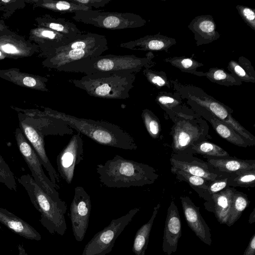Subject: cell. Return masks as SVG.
Listing matches in <instances>:
<instances>
[{"label":"cell","instance_id":"1","mask_svg":"<svg viewBox=\"0 0 255 255\" xmlns=\"http://www.w3.org/2000/svg\"><path fill=\"white\" fill-rule=\"evenodd\" d=\"M109 49L105 35L83 33L67 44L54 50L52 64L58 70L81 72L94 59Z\"/></svg>","mask_w":255,"mask_h":255},{"label":"cell","instance_id":"2","mask_svg":"<svg viewBox=\"0 0 255 255\" xmlns=\"http://www.w3.org/2000/svg\"><path fill=\"white\" fill-rule=\"evenodd\" d=\"M100 181L109 188L143 186L154 182L158 175L148 165L116 155L104 164L97 165Z\"/></svg>","mask_w":255,"mask_h":255},{"label":"cell","instance_id":"3","mask_svg":"<svg viewBox=\"0 0 255 255\" xmlns=\"http://www.w3.org/2000/svg\"><path fill=\"white\" fill-rule=\"evenodd\" d=\"M46 113L62 120L73 129L99 144L125 150H135L137 147L133 137L115 124L80 118L52 110Z\"/></svg>","mask_w":255,"mask_h":255},{"label":"cell","instance_id":"4","mask_svg":"<svg viewBox=\"0 0 255 255\" xmlns=\"http://www.w3.org/2000/svg\"><path fill=\"white\" fill-rule=\"evenodd\" d=\"M135 74L100 72L85 75L69 81L91 96L107 99L124 100L129 97Z\"/></svg>","mask_w":255,"mask_h":255},{"label":"cell","instance_id":"5","mask_svg":"<svg viewBox=\"0 0 255 255\" xmlns=\"http://www.w3.org/2000/svg\"><path fill=\"white\" fill-rule=\"evenodd\" d=\"M26 191L30 200L40 213V222L51 234L63 236L67 230L65 214L67 205L65 201L55 200L46 193L29 174L17 178Z\"/></svg>","mask_w":255,"mask_h":255},{"label":"cell","instance_id":"6","mask_svg":"<svg viewBox=\"0 0 255 255\" xmlns=\"http://www.w3.org/2000/svg\"><path fill=\"white\" fill-rule=\"evenodd\" d=\"M174 89L180 97L187 99L205 109L215 117L231 127L251 144L255 143V137L232 116V110L224 104L206 94L200 88L182 84L177 80H170Z\"/></svg>","mask_w":255,"mask_h":255},{"label":"cell","instance_id":"7","mask_svg":"<svg viewBox=\"0 0 255 255\" xmlns=\"http://www.w3.org/2000/svg\"><path fill=\"white\" fill-rule=\"evenodd\" d=\"M154 55L148 52L143 57L133 55H101L94 59L80 73L86 75L100 72L131 73L135 74L145 68L155 65Z\"/></svg>","mask_w":255,"mask_h":255},{"label":"cell","instance_id":"8","mask_svg":"<svg viewBox=\"0 0 255 255\" xmlns=\"http://www.w3.org/2000/svg\"><path fill=\"white\" fill-rule=\"evenodd\" d=\"M72 18L76 21L110 30L138 28L146 23L145 19L133 13L93 9L76 12Z\"/></svg>","mask_w":255,"mask_h":255},{"label":"cell","instance_id":"9","mask_svg":"<svg viewBox=\"0 0 255 255\" xmlns=\"http://www.w3.org/2000/svg\"><path fill=\"white\" fill-rule=\"evenodd\" d=\"M139 210V208H135L126 215L113 219L108 226L96 234L86 244L82 255H106L110 253L116 239Z\"/></svg>","mask_w":255,"mask_h":255},{"label":"cell","instance_id":"10","mask_svg":"<svg viewBox=\"0 0 255 255\" xmlns=\"http://www.w3.org/2000/svg\"><path fill=\"white\" fill-rule=\"evenodd\" d=\"M14 134L18 149L31 171L35 183L52 198L58 201H61L56 187L44 173L37 154L20 128L15 129Z\"/></svg>","mask_w":255,"mask_h":255},{"label":"cell","instance_id":"11","mask_svg":"<svg viewBox=\"0 0 255 255\" xmlns=\"http://www.w3.org/2000/svg\"><path fill=\"white\" fill-rule=\"evenodd\" d=\"M91 210L90 196L83 187H76L69 217L73 235L78 242L82 241L84 238L89 225Z\"/></svg>","mask_w":255,"mask_h":255},{"label":"cell","instance_id":"12","mask_svg":"<svg viewBox=\"0 0 255 255\" xmlns=\"http://www.w3.org/2000/svg\"><path fill=\"white\" fill-rule=\"evenodd\" d=\"M83 159V142L79 132L74 134L57 157L59 176L68 184L71 183L75 166Z\"/></svg>","mask_w":255,"mask_h":255},{"label":"cell","instance_id":"13","mask_svg":"<svg viewBox=\"0 0 255 255\" xmlns=\"http://www.w3.org/2000/svg\"><path fill=\"white\" fill-rule=\"evenodd\" d=\"M19 128L37 154L42 165L48 172L50 180L56 189L60 188L59 176L51 163L45 151L44 136L36 128L28 116L19 117Z\"/></svg>","mask_w":255,"mask_h":255},{"label":"cell","instance_id":"14","mask_svg":"<svg viewBox=\"0 0 255 255\" xmlns=\"http://www.w3.org/2000/svg\"><path fill=\"white\" fill-rule=\"evenodd\" d=\"M181 223L178 209L172 201L167 209L163 237L162 250L167 255L175 253L181 236Z\"/></svg>","mask_w":255,"mask_h":255},{"label":"cell","instance_id":"15","mask_svg":"<svg viewBox=\"0 0 255 255\" xmlns=\"http://www.w3.org/2000/svg\"><path fill=\"white\" fill-rule=\"evenodd\" d=\"M186 221L189 228L203 243L211 246L210 229L199 211L188 197L180 198Z\"/></svg>","mask_w":255,"mask_h":255},{"label":"cell","instance_id":"16","mask_svg":"<svg viewBox=\"0 0 255 255\" xmlns=\"http://www.w3.org/2000/svg\"><path fill=\"white\" fill-rule=\"evenodd\" d=\"M176 44V39L158 33L154 35H148L135 40L120 44V47L132 50L148 52L153 51H165Z\"/></svg>","mask_w":255,"mask_h":255},{"label":"cell","instance_id":"17","mask_svg":"<svg viewBox=\"0 0 255 255\" xmlns=\"http://www.w3.org/2000/svg\"><path fill=\"white\" fill-rule=\"evenodd\" d=\"M188 27L193 33L197 46L210 43L220 37L214 18L209 14L195 17Z\"/></svg>","mask_w":255,"mask_h":255},{"label":"cell","instance_id":"18","mask_svg":"<svg viewBox=\"0 0 255 255\" xmlns=\"http://www.w3.org/2000/svg\"><path fill=\"white\" fill-rule=\"evenodd\" d=\"M201 133L199 127L184 118L176 122L172 131V147L175 150H182L191 145Z\"/></svg>","mask_w":255,"mask_h":255},{"label":"cell","instance_id":"19","mask_svg":"<svg viewBox=\"0 0 255 255\" xmlns=\"http://www.w3.org/2000/svg\"><path fill=\"white\" fill-rule=\"evenodd\" d=\"M36 128L45 135H60L72 134V128L62 120L51 116L47 113L38 116L28 117Z\"/></svg>","mask_w":255,"mask_h":255},{"label":"cell","instance_id":"20","mask_svg":"<svg viewBox=\"0 0 255 255\" xmlns=\"http://www.w3.org/2000/svg\"><path fill=\"white\" fill-rule=\"evenodd\" d=\"M0 222L15 234L29 240L40 241V234L28 223L0 207Z\"/></svg>","mask_w":255,"mask_h":255},{"label":"cell","instance_id":"21","mask_svg":"<svg viewBox=\"0 0 255 255\" xmlns=\"http://www.w3.org/2000/svg\"><path fill=\"white\" fill-rule=\"evenodd\" d=\"M208 162L220 171L237 174L250 170L255 169V161L242 160L234 158H208Z\"/></svg>","mask_w":255,"mask_h":255},{"label":"cell","instance_id":"22","mask_svg":"<svg viewBox=\"0 0 255 255\" xmlns=\"http://www.w3.org/2000/svg\"><path fill=\"white\" fill-rule=\"evenodd\" d=\"M235 191L233 188H228L212 195L214 203L212 212L220 224H226L228 221Z\"/></svg>","mask_w":255,"mask_h":255},{"label":"cell","instance_id":"23","mask_svg":"<svg viewBox=\"0 0 255 255\" xmlns=\"http://www.w3.org/2000/svg\"><path fill=\"white\" fill-rule=\"evenodd\" d=\"M209 114H207V117L210 123L217 133L222 138L239 146L246 147L252 144L231 127L220 121L211 113Z\"/></svg>","mask_w":255,"mask_h":255},{"label":"cell","instance_id":"24","mask_svg":"<svg viewBox=\"0 0 255 255\" xmlns=\"http://www.w3.org/2000/svg\"><path fill=\"white\" fill-rule=\"evenodd\" d=\"M160 207V204H158L153 209L150 219L143 225L136 232L132 246V252L135 255H145L149 237L154 220Z\"/></svg>","mask_w":255,"mask_h":255},{"label":"cell","instance_id":"25","mask_svg":"<svg viewBox=\"0 0 255 255\" xmlns=\"http://www.w3.org/2000/svg\"><path fill=\"white\" fill-rule=\"evenodd\" d=\"M227 69L242 82H255L254 68L251 62L245 57H240L238 61L234 60L230 61Z\"/></svg>","mask_w":255,"mask_h":255},{"label":"cell","instance_id":"26","mask_svg":"<svg viewBox=\"0 0 255 255\" xmlns=\"http://www.w3.org/2000/svg\"><path fill=\"white\" fill-rule=\"evenodd\" d=\"M194 75L205 76L213 83L225 86H239L242 84L233 73H229L224 69L218 67L211 68L204 73L196 71Z\"/></svg>","mask_w":255,"mask_h":255},{"label":"cell","instance_id":"27","mask_svg":"<svg viewBox=\"0 0 255 255\" xmlns=\"http://www.w3.org/2000/svg\"><path fill=\"white\" fill-rule=\"evenodd\" d=\"M172 167L171 170H180L191 175L205 178L212 181L216 180L218 175L210 172L200 165L193 164L187 162L171 160Z\"/></svg>","mask_w":255,"mask_h":255},{"label":"cell","instance_id":"28","mask_svg":"<svg viewBox=\"0 0 255 255\" xmlns=\"http://www.w3.org/2000/svg\"><path fill=\"white\" fill-rule=\"evenodd\" d=\"M247 196L240 192H234L229 218L226 223L228 227L232 226L240 218L243 212L249 206Z\"/></svg>","mask_w":255,"mask_h":255},{"label":"cell","instance_id":"29","mask_svg":"<svg viewBox=\"0 0 255 255\" xmlns=\"http://www.w3.org/2000/svg\"><path fill=\"white\" fill-rule=\"evenodd\" d=\"M164 61L179 69L183 72L194 74L197 69L202 67L204 64L191 57H173L165 58Z\"/></svg>","mask_w":255,"mask_h":255},{"label":"cell","instance_id":"30","mask_svg":"<svg viewBox=\"0 0 255 255\" xmlns=\"http://www.w3.org/2000/svg\"><path fill=\"white\" fill-rule=\"evenodd\" d=\"M142 73L148 82L157 89L171 88V83L165 72L154 70L151 68L143 69Z\"/></svg>","mask_w":255,"mask_h":255},{"label":"cell","instance_id":"31","mask_svg":"<svg viewBox=\"0 0 255 255\" xmlns=\"http://www.w3.org/2000/svg\"><path fill=\"white\" fill-rule=\"evenodd\" d=\"M141 118L145 127L150 136L157 138L161 131V126L157 117L150 110L145 109L141 113Z\"/></svg>","mask_w":255,"mask_h":255},{"label":"cell","instance_id":"32","mask_svg":"<svg viewBox=\"0 0 255 255\" xmlns=\"http://www.w3.org/2000/svg\"><path fill=\"white\" fill-rule=\"evenodd\" d=\"M192 149L199 154L216 157H229V153L220 146L208 141L194 144Z\"/></svg>","mask_w":255,"mask_h":255},{"label":"cell","instance_id":"33","mask_svg":"<svg viewBox=\"0 0 255 255\" xmlns=\"http://www.w3.org/2000/svg\"><path fill=\"white\" fill-rule=\"evenodd\" d=\"M235 175V176L229 177L227 185L242 187L255 186V169L245 171Z\"/></svg>","mask_w":255,"mask_h":255},{"label":"cell","instance_id":"34","mask_svg":"<svg viewBox=\"0 0 255 255\" xmlns=\"http://www.w3.org/2000/svg\"><path fill=\"white\" fill-rule=\"evenodd\" d=\"M180 98L176 92L173 94L165 91L160 92L156 96L155 101L163 109L170 110L181 105Z\"/></svg>","mask_w":255,"mask_h":255},{"label":"cell","instance_id":"35","mask_svg":"<svg viewBox=\"0 0 255 255\" xmlns=\"http://www.w3.org/2000/svg\"><path fill=\"white\" fill-rule=\"evenodd\" d=\"M171 171L176 173L178 176L182 178L191 186L207 190L209 183L211 181L205 178L194 176L180 170H171Z\"/></svg>","mask_w":255,"mask_h":255},{"label":"cell","instance_id":"36","mask_svg":"<svg viewBox=\"0 0 255 255\" xmlns=\"http://www.w3.org/2000/svg\"><path fill=\"white\" fill-rule=\"evenodd\" d=\"M0 183L11 190L16 191L17 190L15 177L7 163H0Z\"/></svg>","mask_w":255,"mask_h":255},{"label":"cell","instance_id":"37","mask_svg":"<svg viewBox=\"0 0 255 255\" xmlns=\"http://www.w3.org/2000/svg\"><path fill=\"white\" fill-rule=\"evenodd\" d=\"M236 8L244 22L255 30V9L242 5H237Z\"/></svg>","mask_w":255,"mask_h":255},{"label":"cell","instance_id":"38","mask_svg":"<svg viewBox=\"0 0 255 255\" xmlns=\"http://www.w3.org/2000/svg\"><path fill=\"white\" fill-rule=\"evenodd\" d=\"M228 178L229 177L221 179H216L211 181L207 188L209 194L212 195L224 189L228 184Z\"/></svg>","mask_w":255,"mask_h":255},{"label":"cell","instance_id":"39","mask_svg":"<svg viewBox=\"0 0 255 255\" xmlns=\"http://www.w3.org/2000/svg\"><path fill=\"white\" fill-rule=\"evenodd\" d=\"M73 2L84 5L90 9L93 8H99L103 7L108 4L112 0H72Z\"/></svg>","mask_w":255,"mask_h":255},{"label":"cell","instance_id":"40","mask_svg":"<svg viewBox=\"0 0 255 255\" xmlns=\"http://www.w3.org/2000/svg\"><path fill=\"white\" fill-rule=\"evenodd\" d=\"M243 255H255V234L251 237Z\"/></svg>","mask_w":255,"mask_h":255},{"label":"cell","instance_id":"41","mask_svg":"<svg viewBox=\"0 0 255 255\" xmlns=\"http://www.w3.org/2000/svg\"><path fill=\"white\" fill-rule=\"evenodd\" d=\"M2 49L6 53H15L18 52L17 49L13 45L6 44L1 47Z\"/></svg>","mask_w":255,"mask_h":255},{"label":"cell","instance_id":"42","mask_svg":"<svg viewBox=\"0 0 255 255\" xmlns=\"http://www.w3.org/2000/svg\"><path fill=\"white\" fill-rule=\"evenodd\" d=\"M23 84L28 87H33L36 84V81L34 79L30 77H26L23 79Z\"/></svg>","mask_w":255,"mask_h":255},{"label":"cell","instance_id":"43","mask_svg":"<svg viewBox=\"0 0 255 255\" xmlns=\"http://www.w3.org/2000/svg\"><path fill=\"white\" fill-rule=\"evenodd\" d=\"M18 255H28L22 245H18Z\"/></svg>","mask_w":255,"mask_h":255},{"label":"cell","instance_id":"44","mask_svg":"<svg viewBox=\"0 0 255 255\" xmlns=\"http://www.w3.org/2000/svg\"><path fill=\"white\" fill-rule=\"evenodd\" d=\"M255 222V208H254L252 211V212L251 213L249 219V223L250 224H253Z\"/></svg>","mask_w":255,"mask_h":255},{"label":"cell","instance_id":"45","mask_svg":"<svg viewBox=\"0 0 255 255\" xmlns=\"http://www.w3.org/2000/svg\"><path fill=\"white\" fill-rule=\"evenodd\" d=\"M0 163H3V164L6 163L5 162V161H4V160L3 159V158H2V156L0 154Z\"/></svg>","mask_w":255,"mask_h":255},{"label":"cell","instance_id":"46","mask_svg":"<svg viewBox=\"0 0 255 255\" xmlns=\"http://www.w3.org/2000/svg\"><path fill=\"white\" fill-rule=\"evenodd\" d=\"M2 1H3V2H7L9 1V0H2Z\"/></svg>","mask_w":255,"mask_h":255},{"label":"cell","instance_id":"47","mask_svg":"<svg viewBox=\"0 0 255 255\" xmlns=\"http://www.w3.org/2000/svg\"><path fill=\"white\" fill-rule=\"evenodd\" d=\"M1 55V52H0V56Z\"/></svg>","mask_w":255,"mask_h":255}]
</instances>
